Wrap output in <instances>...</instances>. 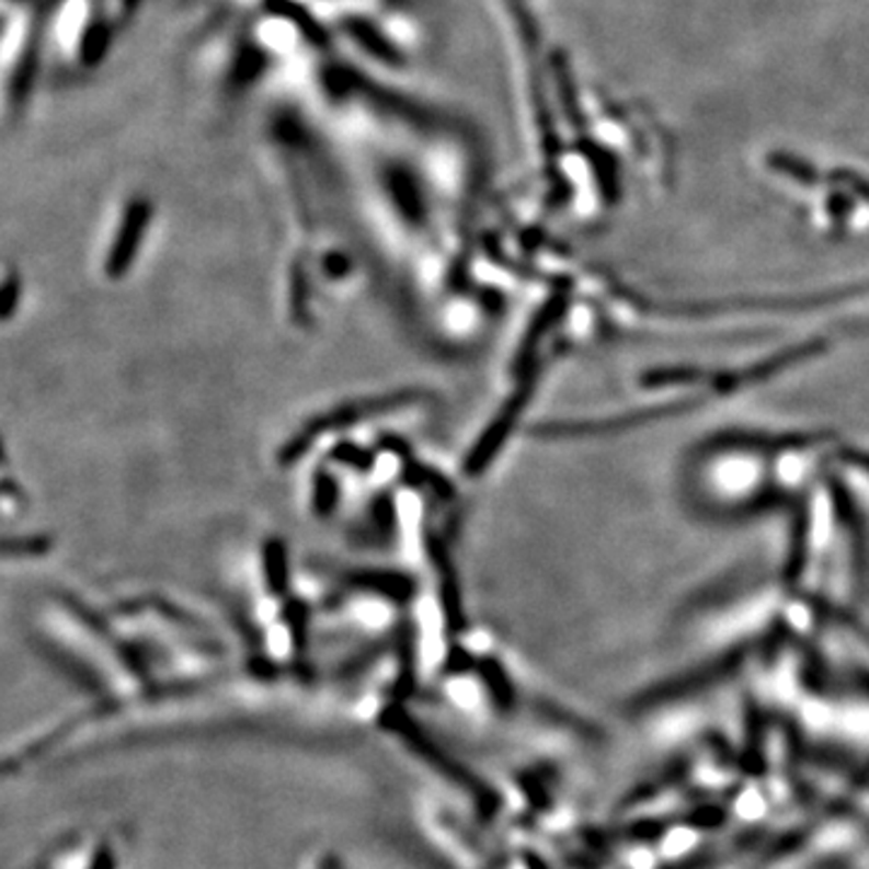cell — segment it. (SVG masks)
I'll use <instances>...</instances> for the list:
<instances>
[{
    "instance_id": "cell-4",
    "label": "cell",
    "mask_w": 869,
    "mask_h": 869,
    "mask_svg": "<svg viewBox=\"0 0 869 869\" xmlns=\"http://www.w3.org/2000/svg\"><path fill=\"white\" fill-rule=\"evenodd\" d=\"M148 220H150L148 201L138 198L126 208L122 228H118V237L112 247L110 264H106V268H110V276H122V273L128 268L130 259H134V254L138 252L142 235H146Z\"/></svg>"
},
{
    "instance_id": "cell-2",
    "label": "cell",
    "mask_w": 869,
    "mask_h": 869,
    "mask_svg": "<svg viewBox=\"0 0 869 869\" xmlns=\"http://www.w3.org/2000/svg\"><path fill=\"white\" fill-rule=\"evenodd\" d=\"M114 22L100 0H64L54 22V42L76 66H98L110 46Z\"/></svg>"
},
{
    "instance_id": "cell-1",
    "label": "cell",
    "mask_w": 869,
    "mask_h": 869,
    "mask_svg": "<svg viewBox=\"0 0 869 869\" xmlns=\"http://www.w3.org/2000/svg\"><path fill=\"white\" fill-rule=\"evenodd\" d=\"M3 27V94L5 110L20 112L34 85V70L39 58L42 20L34 0H8Z\"/></svg>"
},
{
    "instance_id": "cell-3",
    "label": "cell",
    "mask_w": 869,
    "mask_h": 869,
    "mask_svg": "<svg viewBox=\"0 0 869 869\" xmlns=\"http://www.w3.org/2000/svg\"><path fill=\"white\" fill-rule=\"evenodd\" d=\"M345 37H348L358 52L365 54L373 61L382 64L387 68H401L407 64V56L399 49V44L389 37L387 30L377 25L375 20L363 15H348L343 25Z\"/></svg>"
}]
</instances>
